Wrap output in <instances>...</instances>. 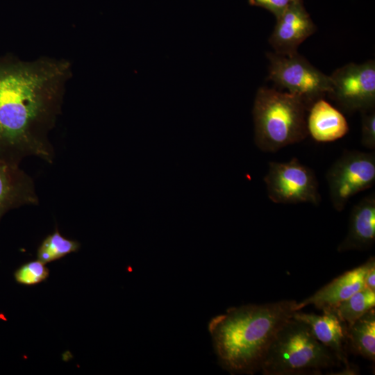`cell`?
Wrapping results in <instances>:
<instances>
[{"instance_id":"cell-1","label":"cell","mask_w":375,"mask_h":375,"mask_svg":"<svg viewBox=\"0 0 375 375\" xmlns=\"http://www.w3.org/2000/svg\"><path fill=\"white\" fill-rule=\"evenodd\" d=\"M71 76L72 64L65 59L0 58V160L19 165L35 156L53 162L49 135Z\"/></svg>"},{"instance_id":"cell-2","label":"cell","mask_w":375,"mask_h":375,"mask_svg":"<svg viewBox=\"0 0 375 375\" xmlns=\"http://www.w3.org/2000/svg\"><path fill=\"white\" fill-rule=\"evenodd\" d=\"M295 300L231 307L212 318L208 331L219 365L233 374L260 371L277 331L296 312Z\"/></svg>"},{"instance_id":"cell-3","label":"cell","mask_w":375,"mask_h":375,"mask_svg":"<svg viewBox=\"0 0 375 375\" xmlns=\"http://www.w3.org/2000/svg\"><path fill=\"white\" fill-rule=\"evenodd\" d=\"M339 365L309 326L292 317L276 333L260 371L264 375H317Z\"/></svg>"},{"instance_id":"cell-4","label":"cell","mask_w":375,"mask_h":375,"mask_svg":"<svg viewBox=\"0 0 375 375\" xmlns=\"http://www.w3.org/2000/svg\"><path fill=\"white\" fill-rule=\"evenodd\" d=\"M308 110L303 99L296 94L260 88L252 110L257 147L275 152L303 140L308 135Z\"/></svg>"},{"instance_id":"cell-5","label":"cell","mask_w":375,"mask_h":375,"mask_svg":"<svg viewBox=\"0 0 375 375\" xmlns=\"http://www.w3.org/2000/svg\"><path fill=\"white\" fill-rule=\"evenodd\" d=\"M269 60L268 79L281 88L303 99L309 107L331 91L329 76L322 73L298 53L283 56L267 53Z\"/></svg>"},{"instance_id":"cell-6","label":"cell","mask_w":375,"mask_h":375,"mask_svg":"<svg viewBox=\"0 0 375 375\" xmlns=\"http://www.w3.org/2000/svg\"><path fill=\"white\" fill-rule=\"evenodd\" d=\"M264 182L267 197L275 203H309L316 206L320 203L314 171L297 158L287 162H269Z\"/></svg>"},{"instance_id":"cell-7","label":"cell","mask_w":375,"mask_h":375,"mask_svg":"<svg viewBox=\"0 0 375 375\" xmlns=\"http://www.w3.org/2000/svg\"><path fill=\"white\" fill-rule=\"evenodd\" d=\"M330 199L334 209L342 211L349 199L375 183V152L346 151L326 174Z\"/></svg>"},{"instance_id":"cell-8","label":"cell","mask_w":375,"mask_h":375,"mask_svg":"<svg viewBox=\"0 0 375 375\" xmlns=\"http://www.w3.org/2000/svg\"><path fill=\"white\" fill-rule=\"evenodd\" d=\"M330 97L344 110L365 112L375 106V62L348 63L329 76Z\"/></svg>"},{"instance_id":"cell-9","label":"cell","mask_w":375,"mask_h":375,"mask_svg":"<svg viewBox=\"0 0 375 375\" xmlns=\"http://www.w3.org/2000/svg\"><path fill=\"white\" fill-rule=\"evenodd\" d=\"M316 26L306 10L303 0L290 6L278 17L269 42L275 53L290 56L299 46L316 31Z\"/></svg>"},{"instance_id":"cell-10","label":"cell","mask_w":375,"mask_h":375,"mask_svg":"<svg viewBox=\"0 0 375 375\" xmlns=\"http://www.w3.org/2000/svg\"><path fill=\"white\" fill-rule=\"evenodd\" d=\"M322 315L296 311L292 317L307 324L313 335L344 366L343 372L355 374L356 369L349 362L347 356V325L342 321L333 308L322 310Z\"/></svg>"},{"instance_id":"cell-11","label":"cell","mask_w":375,"mask_h":375,"mask_svg":"<svg viewBox=\"0 0 375 375\" xmlns=\"http://www.w3.org/2000/svg\"><path fill=\"white\" fill-rule=\"evenodd\" d=\"M38 203L33 178L19 165L0 160V221L10 210Z\"/></svg>"},{"instance_id":"cell-12","label":"cell","mask_w":375,"mask_h":375,"mask_svg":"<svg viewBox=\"0 0 375 375\" xmlns=\"http://www.w3.org/2000/svg\"><path fill=\"white\" fill-rule=\"evenodd\" d=\"M369 265L367 260L364 264L345 272L338 277L317 290L312 295L297 303L296 311L313 305L324 310L334 308L357 291L365 288L364 278Z\"/></svg>"},{"instance_id":"cell-13","label":"cell","mask_w":375,"mask_h":375,"mask_svg":"<svg viewBox=\"0 0 375 375\" xmlns=\"http://www.w3.org/2000/svg\"><path fill=\"white\" fill-rule=\"evenodd\" d=\"M375 242V194L362 198L352 208L349 228L338 245L340 253L363 251L371 248Z\"/></svg>"},{"instance_id":"cell-14","label":"cell","mask_w":375,"mask_h":375,"mask_svg":"<svg viewBox=\"0 0 375 375\" xmlns=\"http://www.w3.org/2000/svg\"><path fill=\"white\" fill-rule=\"evenodd\" d=\"M308 134L318 142H330L343 138L349 131L345 117L323 98L314 101L308 110Z\"/></svg>"},{"instance_id":"cell-15","label":"cell","mask_w":375,"mask_h":375,"mask_svg":"<svg viewBox=\"0 0 375 375\" xmlns=\"http://www.w3.org/2000/svg\"><path fill=\"white\" fill-rule=\"evenodd\" d=\"M348 346L355 354L375 360V310H368L347 326Z\"/></svg>"},{"instance_id":"cell-16","label":"cell","mask_w":375,"mask_h":375,"mask_svg":"<svg viewBox=\"0 0 375 375\" xmlns=\"http://www.w3.org/2000/svg\"><path fill=\"white\" fill-rule=\"evenodd\" d=\"M81 248L78 241L63 236L56 227L41 242L37 249V258L47 264L60 260Z\"/></svg>"},{"instance_id":"cell-17","label":"cell","mask_w":375,"mask_h":375,"mask_svg":"<svg viewBox=\"0 0 375 375\" xmlns=\"http://www.w3.org/2000/svg\"><path fill=\"white\" fill-rule=\"evenodd\" d=\"M375 306V291L367 288L357 291L333 308L347 326Z\"/></svg>"},{"instance_id":"cell-18","label":"cell","mask_w":375,"mask_h":375,"mask_svg":"<svg viewBox=\"0 0 375 375\" xmlns=\"http://www.w3.org/2000/svg\"><path fill=\"white\" fill-rule=\"evenodd\" d=\"M46 264L37 259L20 265L13 273L14 279L19 285L33 286L45 281L49 276Z\"/></svg>"},{"instance_id":"cell-19","label":"cell","mask_w":375,"mask_h":375,"mask_svg":"<svg viewBox=\"0 0 375 375\" xmlns=\"http://www.w3.org/2000/svg\"><path fill=\"white\" fill-rule=\"evenodd\" d=\"M361 144L365 148L375 149V110L362 112Z\"/></svg>"},{"instance_id":"cell-20","label":"cell","mask_w":375,"mask_h":375,"mask_svg":"<svg viewBox=\"0 0 375 375\" xmlns=\"http://www.w3.org/2000/svg\"><path fill=\"white\" fill-rule=\"evenodd\" d=\"M298 1L299 0H248L249 5L262 8L272 13L276 18Z\"/></svg>"},{"instance_id":"cell-21","label":"cell","mask_w":375,"mask_h":375,"mask_svg":"<svg viewBox=\"0 0 375 375\" xmlns=\"http://www.w3.org/2000/svg\"><path fill=\"white\" fill-rule=\"evenodd\" d=\"M369 265L365 274L364 282L365 288L375 291V260L372 256L369 259Z\"/></svg>"}]
</instances>
